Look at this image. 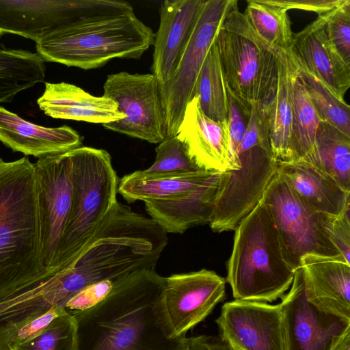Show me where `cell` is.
<instances>
[{"mask_svg":"<svg viewBox=\"0 0 350 350\" xmlns=\"http://www.w3.org/2000/svg\"><path fill=\"white\" fill-rule=\"evenodd\" d=\"M57 274L42 261L34 163L0 158V324L23 325L48 312Z\"/></svg>","mask_w":350,"mask_h":350,"instance_id":"1","label":"cell"},{"mask_svg":"<svg viewBox=\"0 0 350 350\" xmlns=\"http://www.w3.org/2000/svg\"><path fill=\"white\" fill-rule=\"evenodd\" d=\"M154 33L131 3L120 0H73L67 23L36 42L45 62L90 70L113 59H139Z\"/></svg>","mask_w":350,"mask_h":350,"instance_id":"2","label":"cell"},{"mask_svg":"<svg viewBox=\"0 0 350 350\" xmlns=\"http://www.w3.org/2000/svg\"><path fill=\"white\" fill-rule=\"evenodd\" d=\"M165 282L156 270L135 273L96 306L71 313L75 350H186L188 337L168 338L155 310Z\"/></svg>","mask_w":350,"mask_h":350,"instance_id":"3","label":"cell"},{"mask_svg":"<svg viewBox=\"0 0 350 350\" xmlns=\"http://www.w3.org/2000/svg\"><path fill=\"white\" fill-rule=\"evenodd\" d=\"M234 231L226 279L234 299L267 303L282 298L295 271L284 258L275 224L261 200Z\"/></svg>","mask_w":350,"mask_h":350,"instance_id":"4","label":"cell"},{"mask_svg":"<svg viewBox=\"0 0 350 350\" xmlns=\"http://www.w3.org/2000/svg\"><path fill=\"white\" fill-rule=\"evenodd\" d=\"M237 3L226 15L215 41L228 93L248 118L253 105L265 107L274 96L278 61L288 64L293 58L263 41Z\"/></svg>","mask_w":350,"mask_h":350,"instance_id":"5","label":"cell"},{"mask_svg":"<svg viewBox=\"0 0 350 350\" xmlns=\"http://www.w3.org/2000/svg\"><path fill=\"white\" fill-rule=\"evenodd\" d=\"M72 200L57 263L68 267L93 237L101 221L118 202V180L105 150L80 146L69 151Z\"/></svg>","mask_w":350,"mask_h":350,"instance_id":"6","label":"cell"},{"mask_svg":"<svg viewBox=\"0 0 350 350\" xmlns=\"http://www.w3.org/2000/svg\"><path fill=\"white\" fill-rule=\"evenodd\" d=\"M261 201L275 224L284 258L294 271L307 254L342 256L325 229V216L309 212L277 170Z\"/></svg>","mask_w":350,"mask_h":350,"instance_id":"7","label":"cell"},{"mask_svg":"<svg viewBox=\"0 0 350 350\" xmlns=\"http://www.w3.org/2000/svg\"><path fill=\"white\" fill-rule=\"evenodd\" d=\"M239 168L221 172L209 223L213 231L234 230L258 204L277 170L278 160L270 145L240 148Z\"/></svg>","mask_w":350,"mask_h":350,"instance_id":"8","label":"cell"},{"mask_svg":"<svg viewBox=\"0 0 350 350\" xmlns=\"http://www.w3.org/2000/svg\"><path fill=\"white\" fill-rule=\"evenodd\" d=\"M237 0H205L171 79L160 85L167 136H176L185 107L194 95L201 67L228 12Z\"/></svg>","mask_w":350,"mask_h":350,"instance_id":"9","label":"cell"},{"mask_svg":"<svg viewBox=\"0 0 350 350\" xmlns=\"http://www.w3.org/2000/svg\"><path fill=\"white\" fill-rule=\"evenodd\" d=\"M226 284V279L206 269L165 278L154 308L167 336L185 337L224 299Z\"/></svg>","mask_w":350,"mask_h":350,"instance_id":"10","label":"cell"},{"mask_svg":"<svg viewBox=\"0 0 350 350\" xmlns=\"http://www.w3.org/2000/svg\"><path fill=\"white\" fill-rule=\"evenodd\" d=\"M103 96L113 100L125 118L103 124L107 130L159 144L167 137L160 84L152 74L109 75Z\"/></svg>","mask_w":350,"mask_h":350,"instance_id":"11","label":"cell"},{"mask_svg":"<svg viewBox=\"0 0 350 350\" xmlns=\"http://www.w3.org/2000/svg\"><path fill=\"white\" fill-rule=\"evenodd\" d=\"M69 151L40 158L34 163L41 258L44 267L53 273H59V252L72 206V163Z\"/></svg>","mask_w":350,"mask_h":350,"instance_id":"12","label":"cell"},{"mask_svg":"<svg viewBox=\"0 0 350 350\" xmlns=\"http://www.w3.org/2000/svg\"><path fill=\"white\" fill-rule=\"evenodd\" d=\"M280 305L287 350H350V319L321 310L308 300L301 267Z\"/></svg>","mask_w":350,"mask_h":350,"instance_id":"13","label":"cell"},{"mask_svg":"<svg viewBox=\"0 0 350 350\" xmlns=\"http://www.w3.org/2000/svg\"><path fill=\"white\" fill-rule=\"evenodd\" d=\"M221 341L239 350H287L280 304L235 299L216 319Z\"/></svg>","mask_w":350,"mask_h":350,"instance_id":"14","label":"cell"},{"mask_svg":"<svg viewBox=\"0 0 350 350\" xmlns=\"http://www.w3.org/2000/svg\"><path fill=\"white\" fill-rule=\"evenodd\" d=\"M205 0H166L154 33L152 74L160 85L173 75L193 32Z\"/></svg>","mask_w":350,"mask_h":350,"instance_id":"15","label":"cell"},{"mask_svg":"<svg viewBox=\"0 0 350 350\" xmlns=\"http://www.w3.org/2000/svg\"><path fill=\"white\" fill-rule=\"evenodd\" d=\"M329 14L318 16L293 34L290 53L299 67L345 100L350 86V67L341 60L328 42L325 25Z\"/></svg>","mask_w":350,"mask_h":350,"instance_id":"16","label":"cell"},{"mask_svg":"<svg viewBox=\"0 0 350 350\" xmlns=\"http://www.w3.org/2000/svg\"><path fill=\"white\" fill-rule=\"evenodd\" d=\"M176 137L200 170H229L228 122H216L202 111L198 96L187 103Z\"/></svg>","mask_w":350,"mask_h":350,"instance_id":"17","label":"cell"},{"mask_svg":"<svg viewBox=\"0 0 350 350\" xmlns=\"http://www.w3.org/2000/svg\"><path fill=\"white\" fill-rule=\"evenodd\" d=\"M308 300L325 312L350 319V262L342 256L301 259Z\"/></svg>","mask_w":350,"mask_h":350,"instance_id":"18","label":"cell"},{"mask_svg":"<svg viewBox=\"0 0 350 350\" xmlns=\"http://www.w3.org/2000/svg\"><path fill=\"white\" fill-rule=\"evenodd\" d=\"M277 172L311 213L336 217L349 203L350 191L303 159L278 161Z\"/></svg>","mask_w":350,"mask_h":350,"instance_id":"19","label":"cell"},{"mask_svg":"<svg viewBox=\"0 0 350 350\" xmlns=\"http://www.w3.org/2000/svg\"><path fill=\"white\" fill-rule=\"evenodd\" d=\"M0 142L14 152L40 159L79 148L83 137L68 126H40L0 106Z\"/></svg>","mask_w":350,"mask_h":350,"instance_id":"20","label":"cell"},{"mask_svg":"<svg viewBox=\"0 0 350 350\" xmlns=\"http://www.w3.org/2000/svg\"><path fill=\"white\" fill-rule=\"evenodd\" d=\"M37 104L46 115L53 118L102 124L125 118L113 100L92 96L66 82L45 83L44 93L38 98Z\"/></svg>","mask_w":350,"mask_h":350,"instance_id":"21","label":"cell"},{"mask_svg":"<svg viewBox=\"0 0 350 350\" xmlns=\"http://www.w3.org/2000/svg\"><path fill=\"white\" fill-rule=\"evenodd\" d=\"M220 174L214 172L204 183L180 198L145 202L146 211L166 233L183 234L191 228L209 224Z\"/></svg>","mask_w":350,"mask_h":350,"instance_id":"22","label":"cell"},{"mask_svg":"<svg viewBox=\"0 0 350 350\" xmlns=\"http://www.w3.org/2000/svg\"><path fill=\"white\" fill-rule=\"evenodd\" d=\"M72 0H0V37L16 34L36 42L64 25Z\"/></svg>","mask_w":350,"mask_h":350,"instance_id":"23","label":"cell"},{"mask_svg":"<svg viewBox=\"0 0 350 350\" xmlns=\"http://www.w3.org/2000/svg\"><path fill=\"white\" fill-rule=\"evenodd\" d=\"M216 171L197 170L175 173L138 170L125 175L118 185L119 193L127 202L165 201L180 198L204 183Z\"/></svg>","mask_w":350,"mask_h":350,"instance_id":"24","label":"cell"},{"mask_svg":"<svg viewBox=\"0 0 350 350\" xmlns=\"http://www.w3.org/2000/svg\"><path fill=\"white\" fill-rule=\"evenodd\" d=\"M297 66H287L278 61V79L275 94L265 107L271 150L279 161L294 160L291 146L293 107L291 75Z\"/></svg>","mask_w":350,"mask_h":350,"instance_id":"25","label":"cell"},{"mask_svg":"<svg viewBox=\"0 0 350 350\" xmlns=\"http://www.w3.org/2000/svg\"><path fill=\"white\" fill-rule=\"evenodd\" d=\"M303 159L350 191V137L321 121L311 152Z\"/></svg>","mask_w":350,"mask_h":350,"instance_id":"26","label":"cell"},{"mask_svg":"<svg viewBox=\"0 0 350 350\" xmlns=\"http://www.w3.org/2000/svg\"><path fill=\"white\" fill-rule=\"evenodd\" d=\"M45 70L37 53L0 49V103H10L21 91L44 82Z\"/></svg>","mask_w":350,"mask_h":350,"instance_id":"27","label":"cell"},{"mask_svg":"<svg viewBox=\"0 0 350 350\" xmlns=\"http://www.w3.org/2000/svg\"><path fill=\"white\" fill-rule=\"evenodd\" d=\"M195 95L198 96L201 109L208 118L216 122L227 121L228 91L215 40L200 70Z\"/></svg>","mask_w":350,"mask_h":350,"instance_id":"28","label":"cell"},{"mask_svg":"<svg viewBox=\"0 0 350 350\" xmlns=\"http://www.w3.org/2000/svg\"><path fill=\"white\" fill-rule=\"evenodd\" d=\"M257 35L273 49L292 57L293 33L287 10L267 0L247 1L244 12ZM293 58V57H292Z\"/></svg>","mask_w":350,"mask_h":350,"instance_id":"29","label":"cell"},{"mask_svg":"<svg viewBox=\"0 0 350 350\" xmlns=\"http://www.w3.org/2000/svg\"><path fill=\"white\" fill-rule=\"evenodd\" d=\"M297 68L292 70L291 75L293 107L291 146L293 161L303 159L311 152L321 122L297 75Z\"/></svg>","mask_w":350,"mask_h":350,"instance_id":"30","label":"cell"},{"mask_svg":"<svg viewBox=\"0 0 350 350\" xmlns=\"http://www.w3.org/2000/svg\"><path fill=\"white\" fill-rule=\"evenodd\" d=\"M297 75L321 121L350 137V107L345 100L298 66Z\"/></svg>","mask_w":350,"mask_h":350,"instance_id":"31","label":"cell"},{"mask_svg":"<svg viewBox=\"0 0 350 350\" xmlns=\"http://www.w3.org/2000/svg\"><path fill=\"white\" fill-rule=\"evenodd\" d=\"M76 323L70 313L55 319L42 332L11 350H75Z\"/></svg>","mask_w":350,"mask_h":350,"instance_id":"32","label":"cell"},{"mask_svg":"<svg viewBox=\"0 0 350 350\" xmlns=\"http://www.w3.org/2000/svg\"><path fill=\"white\" fill-rule=\"evenodd\" d=\"M198 169L189 157L185 146L176 137L167 136L156 148L153 164L146 170L154 173H175Z\"/></svg>","mask_w":350,"mask_h":350,"instance_id":"33","label":"cell"},{"mask_svg":"<svg viewBox=\"0 0 350 350\" xmlns=\"http://www.w3.org/2000/svg\"><path fill=\"white\" fill-rule=\"evenodd\" d=\"M328 42L341 60L350 67V1L331 12L325 25Z\"/></svg>","mask_w":350,"mask_h":350,"instance_id":"34","label":"cell"},{"mask_svg":"<svg viewBox=\"0 0 350 350\" xmlns=\"http://www.w3.org/2000/svg\"><path fill=\"white\" fill-rule=\"evenodd\" d=\"M246 119L239 105L228 93V170L239 168L238 152L245 132Z\"/></svg>","mask_w":350,"mask_h":350,"instance_id":"35","label":"cell"},{"mask_svg":"<svg viewBox=\"0 0 350 350\" xmlns=\"http://www.w3.org/2000/svg\"><path fill=\"white\" fill-rule=\"evenodd\" d=\"M120 280H106L86 286L67 301L65 310L71 314L84 311L96 306L109 295L115 284Z\"/></svg>","mask_w":350,"mask_h":350,"instance_id":"36","label":"cell"},{"mask_svg":"<svg viewBox=\"0 0 350 350\" xmlns=\"http://www.w3.org/2000/svg\"><path fill=\"white\" fill-rule=\"evenodd\" d=\"M323 224L340 254L350 262V204L339 216H325Z\"/></svg>","mask_w":350,"mask_h":350,"instance_id":"37","label":"cell"},{"mask_svg":"<svg viewBox=\"0 0 350 350\" xmlns=\"http://www.w3.org/2000/svg\"><path fill=\"white\" fill-rule=\"evenodd\" d=\"M68 313L60 306L52 308L45 314L32 320L20 328L8 343V350L20 346L42 332L55 319Z\"/></svg>","mask_w":350,"mask_h":350,"instance_id":"38","label":"cell"},{"mask_svg":"<svg viewBox=\"0 0 350 350\" xmlns=\"http://www.w3.org/2000/svg\"><path fill=\"white\" fill-rule=\"evenodd\" d=\"M345 0H267L286 10L299 9L315 12L318 16L326 15L342 5Z\"/></svg>","mask_w":350,"mask_h":350,"instance_id":"39","label":"cell"},{"mask_svg":"<svg viewBox=\"0 0 350 350\" xmlns=\"http://www.w3.org/2000/svg\"><path fill=\"white\" fill-rule=\"evenodd\" d=\"M186 350H229L228 347L222 341L213 339L211 336L201 335L188 337V345Z\"/></svg>","mask_w":350,"mask_h":350,"instance_id":"40","label":"cell"},{"mask_svg":"<svg viewBox=\"0 0 350 350\" xmlns=\"http://www.w3.org/2000/svg\"><path fill=\"white\" fill-rule=\"evenodd\" d=\"M228 347L229 350H239V349H237V348H234V347H232L230 346H228Z\"/></svg>","mask_w":350,"mask_h":350,"instance_id":"41","label":"cell"}]
</instances>
